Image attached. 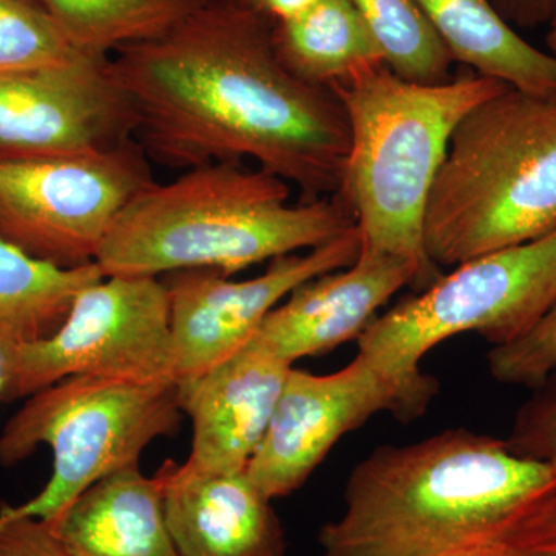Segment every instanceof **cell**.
Wrapping results in <instances>:
<instances>
[{"mask_svg":"<svg viewBox=\"0 0 556 556\" xmlns=\"http://www.w3.org/2000/svg\"><path fill=\"white\" fill-rule=\"evenodd\" d=\"M134 105V139L170 169L254 160L302 201L342 188L350 126L339 94L291 75L273 24L236 0H211L160 38L112 54Z\"/></svg>","mask_w":556,"mask_h":556,"instance_id":"1","label":"cell"},{"mask_svg":"<svg viewBox=\"0 0 556 556\" xmlns=\"http://www.w3.org/2000/svg\"><path fill=\"white\" fill-rule=\"evenodd\" d=\"M556 490V470L466 428L382 445L354 467L321 556H455L500 544Z\"/></svg>","mask_w":556,"mask_h":556,"instance_id":"2","label":"cell"},{"mask_svg":"<svg viewBox=\"0 0 556 556\" xmlns=\"http://www.w3.org/2000/svg\"><path fill=\"white\" fill-rule=\"evenodd\" d=\"M289 195L287 181L241 163L193 167L142 189L113 223L97 263L105 276L211 269L230 277L357 226L340 192L299 204Z\"/></svg>","mask_w":556,"mask_h":556,"instance_id":"3","label":"cell"},{"mask_svg":"<svg viewBox=\"0 0 556 556\" xmlns=\"http://www.w3.org/2000/svg\"><path fill=\"white\" fill-rule=\"evenodd\" d=\"M506 87L477 73L424 86L399 78L387 64L332 87L350 126L339 192L356 214L361 252L409 260L424 289L442 276L424 244L434 179L460 119Z\"/></svg>","mask_w":556,"mask_h":556,"instance_id":"4","label":"cell"},{"mask_svg":"<svg viewBox=\"0 0 556 556\" xmlns=\"http://www.w3.org/2000/svg\"><path fill=\"white\" fill-rule=\"evenodd\" d=\"M556 229V91L506 87L457 124L434 179L424 244L437 268Z\"/></svg>","mask_w":556,"mask_h":556,"instance_id":"5","label":"cell"},{"mask_svg":"<svg viewBox=\"0 0 556 556\" xmlns=\"http://www.w3.org/2000/svg\"><path fill=\"white\" fill-rule=\"evenodd\" d=\"M177 380L72 376L25 399L0 431V464L24 463L39 445L53 452V475L27 503L0 508V517L54 521L90 486L139 467L156 439L181 424Z\"/></svg>","mask_w":556,"mask_h":556,"instance_id":"6","label":"cell"},{"mask_svg":"<svg viewBox=\"0 0 556 556\" xmlns=\"http://www.w3.org/2000/svg\"><path fill=\"white\" fill-rule=\"evenodd\" d=\"M556 303V229L519 247L455 266L416 298L376 317L357 339L362 356L412 386L437 380L420 362L455 336H481L493 346L527 334Z\"/></svg>","mask_w":556,"mask_h":556,"instance_id":"7","label":"cell"},{"mask_svg":"<svg viewBox=\"0 0 556 556\" xmlns=\"http://www.w3.org/2000/svg\"><path fill=\"white\" fill-rule=\"evenodd\" d=\"M152 182L135 139L91 152H0V237L62 268L89 265L123 208Z\"/></svg>","mask_w":556,"mask_h":556,"instance_id":"8","label":"cell"},{"mask_svg":"<svg viewBox=\"0 0 556 556\" xmlns=\"http://www.w3.org/2000/svg\"><path fill=\"white\" fill-rule=\"evenodd\" d=\"M0 401L30 397L72 376L175 380L170 302L160 277L105 276L79 292L49 338L0 348Z\"/></svg>","mask_w":556,"mask_h":556,"instance_id":"9","label":"cell"},{"mask_svg":"<svg viewBox=\"0 0 556 556\" xmlns=\"http://www.w3.org/2000/svg\"><path fill=\"white\" fill-rule=\"evenodd\" d=\"M437 388L402 382L361 353L329 375L292 367L248 477L270 500L291 495L350 431L382 412L409 422L426 412Z\"/></svg>","mask_w":556,"mask_h":556,"instance_id":"10","label":"cell"},{"mask_svg":"<svg viewBox=\"0 0 556 556\" xmlns=\"http://www.w3.org/2000/svg\"><path fill=\"white\" fill-rule=\"evenodd\" d=\"M361 251L356 226L320 247L270 260L265 273L248 280L211 269L167 274L175 380L195 378L232 356L300 285L353 265Z\"/></svg>","mask_w":556,"mask_h":556,"instance_id":"11","label":"cell"},{"mask_svg":"<svg viewBox=\"0 0 556 556\" xmlns=\"http://www.w3.org/2000/svg\"><path fill=\"white\" fill-rule=\"evenodd\" d=\"M137 116L112 56L0 75V152L76 153L134 139Z\"/></svg>","mask_w":556,"mask_h":556,"instance_id":"12","label":"cell"},{"mask_svg":"<svg viewBox=\"0 0 556 556\" xmlns=\"http://www.w3.org/2000/svg\"><path fill=\"white\" fill-rule=\"evenodd\" d=\"M291 368L251 339L195 378L179 380V405L192 420V448L182 466L214 475L247 470Z\"/></svg>","mask_w":556,"mask_h":556,"instance_id":"13","label":"cell"},{"mask_svg":"<svg viewBox=\"0 0 556 556\" xmlns=\"http://www.w3.org/2000/svg\"><path fill=\"white\" fill-rule=\"evenodd\" d=\"M408 285L424 289L415 263L396 255L361 252L346 268L300 285L260 325L254 338L294 367L361 338L378 311Z\"/></svg>","mask_w":556,"mask_h":556,"instance_id":"14","label":"cell"},{"mask_svg":"<svg viewBox=\"0 0 556 556\" xmlns=\"http://www.w3.org/2000/svg\"><path fill=\"white\" fill-rule=\"evenodd\" d=\"M164 519L181 556H285V536L247 470L199 473L167 460L156 471Z\"/></svg>","mask_w":556,"mask_h":556,"instance_id":"15","label":"cell"},{"mask_svg":"<svg viewBox=\"0 0 556 556\" xmlns=\"http://www.w3.org/2000/svg\"><path fill=\"white\" fill-rule=\"evenodd\" d=\"M49 525L73 556H181L164 519L159 479L139 467L90 486Z\"/></svg>","mask_w":556,"mask_h":556,"instance_id":"16","label":"cell"},{"mask_svg":"<svg viewBox=\"0 0 556 556\" xmlns=\"http://www.w3.org/2000/svg\"><path fill=\"white\" fill-rule=\"evenodd\" d=\"M453 62L532 93H555L556 58L530 46L493 0H416Z\"/></svg>","mask_w":556,"mask_h":556,"instance_id":"17","label":"cell"},{"mask_svg":"<svg viewBox=\"0 0 556 556\" xmlns=\"http://www.w3.org/2000/svg\"><path fill=\"white\" fill-rule=\"evenodd\" d=\"M273 46L294 78L327 89L386 64L351 0H318L294 20L273 24Z\"/></svg>","mask_w":556,"mask_h":556,"instance_id":"18","label":"cell"},{"mask_svg":"<svg viewBox=\"0 0 556 556\" xmlns=\"http://www.w3.org/2000/svg\"><path fill=\"white\" fill-rule=\"evenodd\" d=\"M104 277L97 262L62 268L0 237V348L49 338L79 292Z\"/></svg>","mask_w":556,"mask_h":556,"instance_id":"19","label":"cell"},{"mask_svg":"<svg viewBox=\"0 0 556 556\" xmlns=\"http://www.w3.org/2000/svg\"><path fill=\"white\" fill-rule=\"evenodd\" d=\"M80 53L112 56L160 38L211 0H35Z\"/></svg>","mask_w":556,"mask_h":556,"instance_id":"20","label":"cell"},{"mask_svg":"<svg viewBox=\"0 0 556 556\" xmlns=\"http://www.w3.org/2000/svg\"><path fill=\"white\" fill-rule=\"evenodd\" d=\"M399 78L437 86L452 79L453 60L416 0H351Z\"/></svg>","mask_w":556,"mask_h":556,"instance_id":"21","label":"cell"},{"mask_svg":"<svg viewBox=\"0 0 556 556\" xmlns=\"http://www.w3.org/2000/svg\"><path fill=\"white\" fill-rule=\"evenodd\" d=\"M80 53L35 0H0V75L61 64Z\"/></svg>","mask_w":556,"mask_h":556,"instance_id":"22","label":"cell"},{"mask_svg":"<svg viewBox=\"0 0 556 556\" xmlns=\"http://www.w3.org/2000/svg\"><path fill=\"white\" fill-rule=\"evenodd\" d=\"M489 368L497 382L536 388L556 371V303L527 334L493 346Z\"/></svg>","mask_w":556,"mask_h":556,"instance_id":"23","label":"cell"},{"mask_svg":"<svg viewBox=\"0 0 556 556\" xmlns=\"http://www.w3.org/2000/svg\"><path fill=\"white\" fill-rule=\"evenodd\" d=\"M533 390V396L519 408L506 442L518 456L556 470V371Z\"/></svg>","mask_w":556,"mask_h":556,"instance_id":"24","label":"cell"},{"mask_svg":"<svg viewBox=\"0 0 556 556\" xmlns=\"http://www.w3.org/2000/svg\"><path fill=\"white\" fill-rule=\"evenodd\" d=\"M500 544L503 556H556V490L533 504Z\"/></svg>","mask_w":556,"mask_h":556,"instance_id":"25","label":"cell"},{"mask_svg":"<svg viewBox=\"0 0 556 556\" xmlns=\"http://www.w3.org/2000/svg\"><path fill=\"white\" fill-rule=\"evenodd\" d=\"M0 556H73L49 522L0 517Z\"/></svg>","mask_w":556,"mask_h":556,"instance_id":"26","label":"cell"},{"mask_svg":"<svg viewBox=\"0 0 556 556\" xmlns=\"http://www.w3.org/2000/svg\"><path fill=\"white\" fill-rule=\"evenodd\" d=\"M493 3L510 25L532 28L551 21V0H493Z\"/></svg>","mask_w":556,"mask_h":556,"instance_id":"27","label":"cell"},{"mask_svg":"<svg viewBox=\"0 0 556 556\" xmlns=\"http://www.w3.org/2000/svg\"><path fill=\"white\" fill-rule=\"evenodd\" d=\"M244 10L262 16L270 24L294 20L316 5L318 0H236Z\"/></svg>","mask_w":556,"mask_h":556,"instance_id":"28","label":"cell"},{"mask_svg":"<svg viewBox=\"0 0 556 556\" xmlns=\"http://www.w3.org/2000/svg\"><path fill=\"white\" fill-rule=\"evenodd\" d=\"M455 556H503V548L501 544H492V546L473 548Z\"/></svg>","mask_w":556,"mask_h":556,"instance_id":"29","label":"cell"},{"mask_svg":"<svg viewBox=\"0 0 556 556\" xmlns=\"http://www.w3.org/2000/svg\"><path fill=\"white\" fill-rule=\"evenodd\" d=\"M547 43L551 47L552 54L556 58V27H551V31H548Z\"/></svg>","mask_w":556,"mask_h":556,"instance_id":"30","label":"cell"},{"mask_svg":"<svg viewBox=\"0 0 556 556\" xmlns=\"http://www.w3.org/2000/svg\"><path fill=\"white\" fill-rule=\"evenodd\" d=\"M551 27H556V0H551Z\"/></svg>","mask_w":556,"mask_h":556,"instance_id":"31","label":"cell"},{"mask_svg":"<svg viewBox=\"0 0 556 556\" xmlns=\"http://www.w3.org/2000/svg\"><path fill=\"white\" fill-rule=\"evenodd\" d=\"M2 387H3L2 368H0V393H2Z\"/></svg>","mask_w":556,"mask_h":556,"instance_id":"32","label":"cell"}]
</instances>
